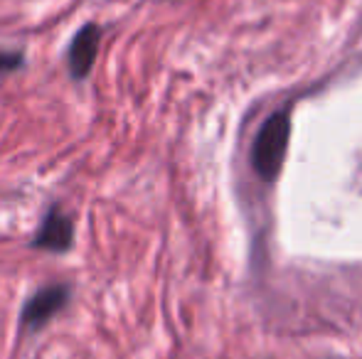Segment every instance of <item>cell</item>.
Instances as JSON below:
<instances>
[{
  "label": "cell",
  "instance_id": "obj_5",
  "mask_svg": "<svg viewBox=\"0 0 362 359\" xmlns=\"http://www.w3.org/2000/svg\"><path fill=\"white\" fill-rule=\"evenodd\" d=\"M25 62L23 52H3L0 49V74L5 72H15V69H20Z\"/></svg>",
  "mask_w": 362,
  "mask_h": 359
},
{
  "label": "cell",
  "instance_id": "obj_4",
  "mask_svg": "<svg viewBox=\"0 0 362 359\" xmlns=\"http://www.w3.org/2000/svg\"><path fill=\"white\" fill-rule=\"evenodd\" d=\"M99 44H101V30L96 23H86L84 28L76 30V35L72 37L67 49L69 74L74 79H84L91 72V67L96 62V54H99Z\"/></svg>",
  "mask_w": 362,
  "mask_h": 359
},
{
  "label": "cell",
  "instance_id": "obj_3",
  "mask_svg": "<svg viewBox=\"0 0 362 359\" xmlns=\"http://www.w3.org/2000/svg\"><path fill=\"white\" fill-rule=\"evenodd\" d=\"M72 241H74V226L69 214L57 205L49 207L47 214L42 217V224H40L37 234H35L33 246L42 251H52V254H62V251H69Z\"/></svg>",
  "mask_w": 362,
  "mask_h": 359
},
{
  "label": "cell",
  "instance_id": "obj_2",
  "mask_svg": "<svg viewBox=\"0 0 362 359\" xmlns=\"http://www.w3.org/2000/svg\"><path fill=\"white\" fill-rule=\"evenodd\" d=\"M69 291L67 283H54V286H47L42 291H37L23 308V315H20V327L25 332H37L57 315L59 310H64L69 303Z\"/></svg>",
  "mask_w": 362,
  "mask_h": 359
},
{
  "label": "cell",
  "instance_id": "obj_1",
  "mask_svg": "<svg viewBox=\"0 0 362 359\" xmlns=\"http://www.w3.org/2000/svg\"><path fill=\"white\" fill-rule=\"evenodd\" d=\"M291 135V123L286 111H276L269 116V121L262 126L252 150V165L262 180L272 182L279 175L286 158V145Z\"/></svg>",
  "mask_w": 362,
  "mask_h": 359
}]
</instances>
